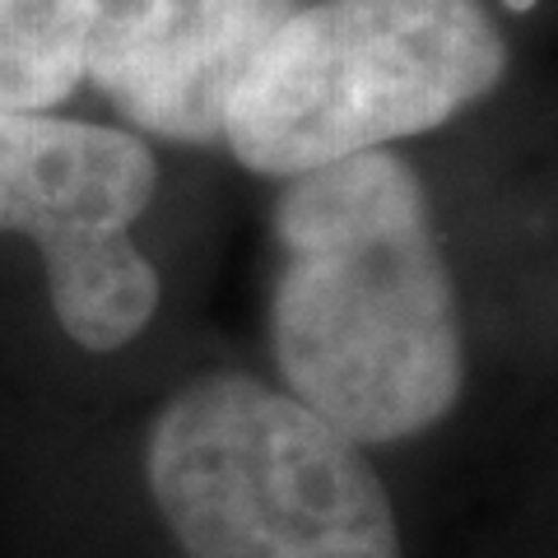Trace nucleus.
<instances>
[{
    "label": "nucleus",
    "mask_w": 558,
    "mask_h": 558,
    "mask_svg": "<svg viewBox=\"0 0 558 558\" xmlns=\"http://www.w3.org/2000/svg\"><path fill=\"white\" fill-rule=\"evenodd\" d=\"M270 349L289 396L349 442L433 428L465 387L461 312L424 182L391 149L289 178Z\"/></svg>",
    "instance_id": "1"
},
{
    "label": "nucleus",
    "mask_w": 558,
    "mask_h": 558,
    "mask_svg": "<svg viewBox=\"0 0 558 558\" xmlns=\"http://www.w3.org/2000/svg\"><path fill=\"white\" fill-rule=\"evenodd\" d=\"M508 43L480 0H307L252 57L223 145L260 178H303L480 102Z\"/></svg>",
    "instance_id": "2"
},
{
    "label": "nucleus",
    "mask_w": 558,
    "mask_h": 558,
    "mask_svg": "<svg viewBox=\"0 0 558 558\" xmlns=\"http://www.w3.org/2000/svg\"><path fill=\"white\" fill-rule=\"evenodd\" d=\"M145 470L186 558H400L363 447L247 373L186 381L154 418Z\"/></svg>",
    "instance_id": "3"
},
{
    "label": "nucleus",
    "mask_w": 558,
    "mask_h": 558,
    "mask_svg": "<svg viewBox=\"0 0 558 558\" xmlns=\"http://www.w3.org/2000/svg\"><path fill=\"white\" fill-rule=\"evenodd\" d=\"M154 186L145 140L57 112H0V233L38 242L51 312L80 349L112 354L159 307V270L131 238Z\"/></svg>",
    "instance_id": "4"
},
{
    "label": "nucleus",
    "mask_w": 558,
    "mask_h": 558,
    "mask_svg": "<svg viewBox=\"0 0 558 558\" xmlns=\"http://www.w3.org/2000/svg\"><path fill=\"white\" fill-rule=\"evenodd\" d=\"M307 0H94L84 80L131 126L209 145L233 84L266 38Z\"/></svg>",
    "instance_id": "5"
},
{
    "label": "nucleus",
    "mask_w": 558,
    "mask_h": 558,
    "mask_svg": "<svg viewBox=\"0 0 558 558\" xmlns=\"http://www.w3.org/2000/svg\"><path fill=\"white\" fill-rule=\"evenodd\" d=\"M94 0H0V112H51L84 84Z\"/></svg>",
    "instance_id": "6"
},
{
    "label": "nucleus",
    "mask_w": 558,
    "mask_h": 558,
    "mask_svg": "<svg viewBox=\"0 0 558 558\" xmlns=\"http://www.w3.org/2000/svg\"><path fill=\"white\" fill-rule=\"evenodd\" d=\"M512 5H521V10H526V5H531V0H512Z\"/></svg>",
    "instance_id": "7"
}]
</instances>
